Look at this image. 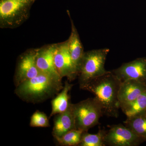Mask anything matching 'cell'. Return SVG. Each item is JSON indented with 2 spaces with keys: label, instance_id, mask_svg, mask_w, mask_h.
I'll return each mask as SVG.
<instances>
[{
  "label": "cell",
  "instance_id": "cell-4",
  "mask_svg": "<svg viewBox=\"0 0 146 146\" xmlns=\"http://www.w3.org/2000/svg\"><path fill=\"white\" fill-rule=\"evenodd\" d=\"M109 48L93 50L84 52L79 68L80 87L84 85L94 79L108 72L104 68Z\"/></svg>",
  "mask_w": 146,
  "mask_h": 146
},
{
  "label": "cell",
  "instance_id": "cell-14",
  "mask_svg": "<svg viewBox=\"0 0 146 146\" xmlns=\"http://www.w3.org/2000/svg\"><path fill=\"white\" fill-rule=\"evenodd\" d=\"M73 84L69 83L68 81L65 82L63 89L51 102L52 111L50 117L65 112L71 105L70 102V91Z\"/></svg>",
  "mask_w": 146,
  "mask_h": 146
},
{
  "label": "cell",
  "instance_id": "cell-16",
  "mask_svg": "<svg viewBox=\"0 0 146 146\" xmlns=\"http://www.w3.org/2000/svg\"><path fill=\"white\" fill-rule=\"evenodd\" d=\"M120 109L127 117L146 111V90L133 101L121 105Z\"/></svg>",
  "mask_w": 146,
  "mask_h": 146
},
{
  "label": "cell",
  "instance_id": "cell-18",
  "mask_svg": "<svg viewBox=\"0 0 146 146\" xmlns=\"http://www.w3.org/2000/svg\"><path fill=\"white\" fill-rule=\"evenodd\" d=\"M83 132L82 131L75 129L55 139L60 145L79 146L81 142L82 135Z\"/></svg>",
  "mask_w": 146,
  "mask_h": 146
},
{
  "label": "cell",
  "instance_id": "cell-2",
  "mask_svg": "<svg viewBox=\"0 0 146 146\" xmlns=\"http://www.w3.org/2000/svg\"><path fill=\"white\" fill-rule=\"evenodd\" d=\"M61 80L40 73L16 86V95L24 101L37 103L58 94L63 89Z\"/></svg>",
  "mask_w": 146,
  "mask_h": 146
},
{
  "label": "cell",
  "instance_id": "cell-8",
  "mask_svg": "<svg viewBox=\"0 0 146 146\" xmlns=\"http://www.w3.org/2000/svg\"><path fill=\"white\" fill-rule=\"evenodd\" d=\"M54 63L56 70L61 78L66 77L70 81H72L78 76V71L68 48V40L56 44Z\"/></svg>",
  "mask_w": 146,
  "mask_h": 146
},
{
  "label": "cell",
  "instance_id": "cell-10",
  "mask_svg": "<svg viewBox=\"0 0 146 146\" xmlns=\"http://www.w3.org/2000/svg\"><path fill=\"white\" fill-rule=\"evenodd\" d=\"M56 47V44H52L38 48L36 56V65L40 73L61 80L62 78L58 73L55 65Z\"/></svg>",
  "mask_w": 146,
  "mask_h": 146
},
{
  "label": "cell",
  "instance_id": "cell-17",
  "mask_svg": "<svg viewBox=\"0 0 146 146\" xmlns=\"http://www.w3.org/2000/svg\"><path fill=\"white\" fill-rule=\"evenodd\" d=\"M106 131L100 129L96 134H91L84 131L79 146H105L104 136Z\"/></svg>",
  "mask_w": 146,
  "mask_h": 146
},
{
  "label": "cell",
  "instance_id": "cell-6",
  "mask_svg": "<svg viewBox=\"0 0 146 146\" xmlns=\"http://www.w3.org/2000/svg\"><path fill=\"white\" fill-rule=\"evenodd\" d=\"M145 141L146 138L121 124L111 125L105 134L106 146H138Z\"/></svg>",
  "mask_w": 146,
  "mask_h": 146
},
{
  "label": "cell",
  "instance_id": "cell-1",
  "mask_svg": "<svg viewBox=\"0 0 146 146\" xmlns=\"http://www.w3.org/2000/svg\"><path fill=\"white\" fill-rule=\"evenodd\" d=\"M121 82L111 71L92 80L82 87L94 94L102 108L104 115L118 117L120 104L118 93Z\"/></svg>",
  "mask_w": 146,
  "mask_h": 146
},
{
  "label": "cell",
  "instance_id": "cell-9",
  "mask_svg": "<svg viewBox=\"0 0 146 146\" xmlns=\"http://www.w3.org/2000/svg\"><path fill=\"white\" fill-rule=\"evenodd\" d=\"M111 72L121 82L133 80L146 85V57L139 58L123 63Z\"/></svg>",
  "mask_w": 146,
  "mask_h": 146
},
{
  "label": "cell",
  "instance_id": "cell-3",
  "mask_svg": "<svg viewBox=\"0 0 146 146\" xmlns=\"http://www.w3.org/2000/svg\"><path fill=\"white\" fill-rule=\"evenodd\" d=\"M37 0H0V28L19 27L30 17L32 6Z\"/></svg>",
  "mask_w": 146,
  "mask_h": 146
},
{
  "label": "cell",
  "instance_id": "cell-19",
  "mask_svg": "<svg viewBox=\"0 0 146 146\" xmlns=\"http://www.w3.org/2000/svg\"><path fill=\"white\" fill-rule=\"evenodd\" d=\"M30 125L33 127H48L50 126L49 121L44 112L36 110L31 118Z\"/></svg>",
  "mask_w": 146,
  "mask_h": 146
},
{
  "label": "cell",
  "instance_id": "cell-12",
  "mask_svg": "<svg viewBox=\"0 0 146 146\" xmlns=\"http://www.w3.org/2000/svg\"><path fill=\"white\" fill-rule=\"evenodd\" d=\"M72 104L65 112L56 115L54 120L52 135L55 138H59L73 129H76Z\"/></svg>",
  "mask_w": 146,
  "mask_h": 146
},
{
  "label": "cell",
  "instance_id": "cell-13",
  "mask_svg": "<svg viewBox=\"0 0 146 146\" xmlns=\"http://www.w3.org/2000/svg\"><path fill=\"white\" fill-rule=\"evenodd\" d=\"M67 12L71 24V34L68 39V48L73 62L78 71V74L79 68L85 52L84 51L83 46L78 31L76 28L74 21L71 18L70 11L68 10Z\"/></svg>",
  "mask_w": 146,
  "mask_h": 146
},
{
  "label": "cell",
  "instance_id": "cell-15",
  "mask_svg": "<svg viewBox=\"0 0 146 146\" xmlns=\"http://www.w3.org/2000/svg\"><path fill=\"white\" fill-rule=\"evenodd\" d=\"M123 123L138 136L146 139V111L127 117Z\"/></svg>",
  "mask_w": 146,
  "mask_h": 146
},
{
  "label": "cell",
  "instance_id": "cell-5",
  "mask_svg": "<svg viewBox=\"0 0 146 146\" xmlns=\"http://www.w3.org/2000/svg\"><path fill=\"white\" fill-rule=\"evenodd\" d=\"M72 106L76 129L83 131H88L98 124L104 115L101 105L95 97L73 104Z\"/></svg>",
  "mask_w": 146,
  "mask_h": 146
},
{
  "label": "cell",
  "instance_id": "cell-11",
  "mask_svg": "<svg viewBox=\"0 0 146 146\" xmlns=\"http://www.w3.org/2000/svg\"><path fill=\"white\" fill-rule=\"evenodd\" d=\"M146 90V84L137 80H128L121 82L118 96L120 107L133 101Z\"/></svg>",
  "mask_w": 146,
  "mask_h": 146
},
{
  "label": "cell",
  "instance_id": "cell-7",
  "mask_svg": "<svg viewBox=\"0 0 146 146\" xmlns=\"http://www.w3.org/2000/svg\"><path fill=\"white\" fill-rule=\"evenodd\" d=\"M38 48H31L21 54L17 60L14 74L16 86L40 74L36 65Z\"/></svg>",
  "mask_w": 146,
  "mask_h": 146
}]
</instances>
